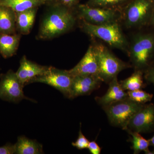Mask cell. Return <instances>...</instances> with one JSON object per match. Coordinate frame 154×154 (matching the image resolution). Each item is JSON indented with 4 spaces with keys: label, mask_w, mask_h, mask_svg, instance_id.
I'll use <instances>...</instances> for the list:
<instances>
[{
    "label": "cell",
    "mask_w": 154,
    "mask_h": 154,
    "mask_svg": "<svg viewBox=\"0 0 154 154\" xmlns=\"http://www.w3.org/2000/svg\"><path fill=\"white\" fill-rule=\"evenodd\" d=\"M78 19L72 8L63 5L54 7L42 19L38 38L51 39L66 33L75 27Z\"/></svg>",
    "instance_id": "obj_1"
},
{
    "label": "cell",
    "mask_w": 154,
    "mask_h": 154,
    "mask_svg": "<svg viewBox=\"0 0 154 154\" xmlns=\"http://www.w3.org/2000/svg\"><path fill=\"white\" fill-rule=\"evenodd\" d=\"M151 28L138 30L129 42L127 54L134 70L144 73L154 62V29Z\"/></svg>",
    "instance_id": "obj_2"
},
{
    "label": "cell",
    "mask_w": 154,
    "mask_h": 154,
    "mask_svg": "<svg viewBox=\"0 0 154 154\" xmlns=\"http://www.w3.org/2000/svg\"><path fill=\"white\" fill-rule=\"evenodd\" d=\"M81 28L92 38H98L109 46L127 54L129 42L122 31L120 22L94 25L81 21Z\"/></svg>",
    "instance_id": "obj_3"
},
{
    "label": "cell",
    "mask_w": 154,
    "mask_h": 154,
    "mask_svg": "<svg viewBox=\"0 0 154 154\" xmlns=\"http://www.w3.org/2000/svg\"><path fill=\"white\" fill-rule=\"evenodd\" d=\"M154 10V0H131L121 12V23L128 29L148 27Z\"/></svg>",
    "instance_id": "obj_4"
},
{
    "label": "cell",
    "mask_w": 154,
    "mask_h": 154,
    "mask_svg": "<svg viewBox=\"0 0 154 154\" xmlns=\"http://www.w3.org/2000/svg\"><path fill=\"white\" fill-rule=\"evenodd\" d=\"M92 45L98 60V76L102 82L108 84L120 72L131 66L116 57L102 43L94 42Z\"/></svg>",
    "instance_id": "obj_5"
},
{
    "label": "cell",
    "mask_w": 154,
    "mask_h": 154,
    "mask_svg": "<svg viewBox=\"0 0 154 154\" xmlns=\"http://www.w3.org/2000/svg\"><path fill=\"white\" fill-rule=\"evenodd\" d=\"M143 105L138 104L128 98L124 100L102 107L108 120L113 126L126 129L133 116Z\"/></svg>",
    "instance_id": "obj_6"
},
{
    "label": "cell",
    "mask_w": 154,
    "mask_h": 154,
    "mask_svg": "<svg viewBox=\"0 0 154 154\" xmlns=\"http://www.w3.org/2000/svg\"><path fill=\"white\" fill-rule=\"evenodd\" d=\"M75 12L78 19L93 25L121 23V13L115 10L92 7L86 4L77 6Z\"/></svg>",
    "instance_id": "obj_7"
},
{
    "label": "cell",
    "mask_w": 154,
    "mask_h": 154,
    "mask_svg": "<svg viewBox=\"0 0 154 154\" xmlns=\"http://www.w3.org/2000/svg\"><path fill=\"white\" fill-rule=\"evenodd\" d=\"M73 79V77L68 70L60 69L49 66L44 74L34 78L29 84L37 82L46 84L55 88L65 97L69 99Z\"/></svg>",
    "instance_id": "obj_8"
},
{
    "label": "cell",
    "mask_w": 154,
    "mask_h": 154,
    "mask_svg": "<svg viewBox=\"0 0 154 154\" xmlns=\"http://www.w3.org/2000/svg\"><path fill=\"white\" fill-rule=\"evenodd\" d=\"M24 88L16 72L12 70L0 75V99L3 101L17 103L26 99L35 102L25 96Z\"/></svg>",
    "instance_id": "obj_9"
},
{
    "label": "cell",
    "mask_w": 154,
    "mask_h": 154,
    "mask_svg": "<svg viewBox=\"0 0 154 154\" xmlns=\"http://www.w3.org/2000/svg\"><path fill=\"white\" fill-rule=\"evenodd\" d=\"M154 129V103L144 104L131 119L126 129L144 133L151 132Z\"/></svg>",
    "instance_id": "obj_10"
},
{
    "label": "cell",
    "mask_w": 154,
    "mask_h": 154,
    "mask_svg": "<svg viewBox=\"0 0 154 154\" xmlns=\"http://www.w3.org/2000/svg\"><path fill=\"white\" fill-rule=\"evenodd\" d=\"M102 81L95 75H84L73 77L69 99L90 95L100 88Z\"/></svg>",
    "instance_id": "obj_11"
},
{
    "label": "cell",
    "mask_w": 154,
    "mask_h": 154,
    "mask_svg": "<svg viewBox=\"0 0 154 154\" xmlns=\"http://www.w3.org/2000/svg\"><path fill=\"white\" fill-rule=\"evenodd\" d=\"M68 71L73 77L84 75L98 76V60L92 44L88 48L85 54L79 62L73 68L68 70Z\"/></svg>",
    "instance_id": "obj_12"
},
{
    "label": "cell",
    "mask_w": 154,
    "mask_h": 154,
    "mask_svg": "<svg viewBox=\"0 0 154 154\" xmlns=\"http://www.w3.org/2000/svg\"><path fill=\"white\" fill-rule=\"evenodd\" d=\"M48 67L40 65L29 60L24 55L20 61V66L16 74L22 85L25 87L34 78L44 74Z\"/></svg>",
    "instance_id": "obj_13"
},
{
    "label": "cell",
    "mask_w": 154,
    "mask_h": 154,
    "mask_svg": "<svg viewBox=\"0 0 154 154\" xmlns=\"http://www.w3.org/2000/svg\"><path fill=\"white\" fill-rule=\"evenodd\" d=\"M108 84L109 88L105 95L95 97L96 102L102 107L128 98L127 92L122 88L117 77L113 79Z\"/></svg>",
    "instance_id": "obj_14"
},
{
    "label": "cell",
    "mask_w": 154,
    "mask_h": 154,
    "mask_svg": "<svg viewBox=\"0 0 154 154\" xmlns=\"http://www.w3.org/2000/svg\"><path fill=\"white\" fill-rule=\"evenodd\" d=\"M20 34L0 33V54L5 58L12 57L17 52L20 43Z\"/></svg>",
    "instance_id": "obj_15"
},
{
    "label": "cell",
    "mask_w": 154,
    "mask_h": 154,
    "mask_svg": "<svg viewBox=\"0 0 154 154\" xmlns=\"http://www.w3.org/2000/svg\"><path fill=\"white\" fill-rule=\"evenodd\" d=\"M16 13L11 8L0 5V33H16Z\"/></svg>",
    "instance_id": "obj_16"
},
{
    "label": "cell",
    "mask_w": 154,
    "mask_h": 154,
    "mask_svg": "<svg viewBox=\"0 0 154 154\" xmlns=\"http://www.w3.org/2000/svg\"><path fill=\"white\" fill-rule=\"evenodd\" d=\"M37 8H33L23 12L16 13L17 31L24 35L30 33L35 21Z\"/></svg>",
    "instance_id": "obj_17"
},
{
    "label": "cell",
    "mask_w": 154,
    "mask_h": 154,
    "mask_svg": "<svg viewBox=\"0 0 154 154\" xmlns=\"http://www.w3.org/2000/svg\"><path fill=\"white\" fill-rule=\"evenodd\" d=\"M16 146V154H44L43 146L34 140L28 138L25 136L18 137Z\"/></svg>",
    "instance_id": "obj_18"
},
{
    "label": "cell",
    "mask_w": 154,
    "mask_h": 154,
    "mask_svg": "<svg viewBox=\"0 0 154 154\" xmlns=\"http://www.w3.org/2000/svg\"><path fill=\"white\" fill-rule=\"evenodd\" d=\"M43 3V0H0V5L11 8L16 13L37 8Z\"/></svg>",
    "instance_id": "obj_19"
},
{
    "label": "cell",
    "mask_w": 154,
    "mask_h": 154,
    "mask_svg": "<svg viewBox=\"0 0 154 154\" xmlns=\"http://www.w3.org/2000/svg\"><path fill=\"white\" fill-rule=\"evenodd\" d=\"M143 72L134 70L131 76L125 79L119 81V84L127 92L142 90L145 88V85L143 82Z\"/></svg>",
    "instance_id": "obj_20"
},
{
    "label": "cell",
    "mask_w": 154,
    "mask_h": 154,
    "mask_svg": "<svg viewBox=\"0 0 154 154\" xmlns=\"http://www.w3.org/2000/svg\"><path fill=\"white\" fill-rule=\"evenodd\" d=\"M131 0H89L87 5L92 7L111 9L121 13Z\"/></svg>",
    "instance_id": "obj_21"
},
{
    "label": "cell",
    "mask_w": 154,
    "mask_h": 154,
    "mask_svg": "<svg viewBox=\"0 0 154 154\" xmlns=\"http://www.w3.org/2000/svg\"><path fill=\"white\" fill-rule=\"evenodd\" d=\"M126 131L131 136L129 138V141L132 144L131 149L133 150L134 154H139L140 152H144L149 149L150 145L149 140H146L139 133L134 132L128 130Z\"/></svg>",
    "instance_id": "obj_22"
},
{
    "label": "cell",
    "mask_w": 154,
    "mask_h": 154,
    "mask_svg": "<svg viewBox=\"0 0 154 154\" xmlns=\"http://www.w3.org/2000/svg\"><path fill=\"white\" fill-rule=\"evenodd\" d=\"M127 93L128 98L142 105L151 102L153 97L152 94L147 93L142 90L128 91Z\"/></svg>",
    "instance_id": "obj_23"
},
{
    "label": "cell",
    "mask_w": 154,
    "mask_h": 154,
    "mask_svg": "<svg viewBox=\"0 0 154 154\" xmlns=\"http://www.w3.org/2000/svg\"><path fill=\"white\" fill-rule=\"evenodd\" d=\"M89 141L87 137L84 135L81 129V123H80V130L79 131V136L76 140L72 143V145L73 146L79 150L88 149Z\"/></svg>",
    "instance_id": "obj_24"
},
{
    "label": "cell",
    "mask_w": 154,
    "mask_h": 154,
    "mask_svg": "<svg viewBox=\"0 0 154 154\" xmlns=\"http://www.w3.org/2000/svg\"><path fill=\"white\" fill-rule=\"evenodd\" d=\"M16 152L15 144L8 143L5 145L0 146V154H14Z\"/></svg>",
    "instance_id": "obj_25"
},
{
    "label": "cell",
    "mask_w": 154,
    "mask_h": 154,
    "mask_svg": "<svg viewBox=\"0 0 154 154\" xmlns=\"http://www.w3.org/2000/svg\"><path fill=\"white\" fill-rule=\"evenodd\" d=\"M144 77L146 82L154 85V62L144 72Z\"/></svg>",
    "instance_id": "obj_26"
},
{
    "label": "cell",
    "mask_w": 154,
    "mask_h": 154,
    "mask_svg": "<svg viewBox=\"0 0 154 154\" xmlns=\"http://www.w3.org/2000/svg\"><path fill=\"white\" fill-rule=\"evenodd\" d=\"M88 149L92 154H100L102 150V148L96 142V140L90 141Z\"/></svg>",
    "instance_id": "obj_27"
},
{
    "label": "cell",
    "mask_w": 154,
    "mask_h": 154,
    "mask_svg": "<svg viewBox=\"0 0 154 154\" xmlns=\"http://www.w3.org/2000/svg\"><path fill=\"white\" fill-rule=\"evenodd\" d=\"M79 0H61L63 5L72 8L73 7L76 5Z\"/></svg>",
    "instance_id": "obj_28"
},
{
    "label": "cell",
    "mask_w": 154,
    "mask_h": 154,
    "mask_svg": "<svg viewBox=\"0 0 154 154\" xmlns=\"http://www.w3.org/2000/svg\"><path fill=\"white\" fill-rule=\"evenodd\" d=\"M148 27L154 29V10L153 12L152 15L151 19L149 23Z\"/></svg>",
    "instance_id": "obj_29"
},
{
    "label": "cell",
    "mask_w": 154,
    "mask_h": 154,
    "mask_svg": "<svg viewBox=\"0 0 154 154\" xmlns=\"http://www.w3.org/2000/svg\"><path fill=\"white\" fill-rule=\"evenodd\" d=\"M149 143L150 146H152L154 149V135L149 140Z\"/></svg>",
    "instance_id": "obj_30"
},
{
    "label": "cell",
    "mask_w": 154,
    "mask_h": 154,
    "mask_svg": "<svg viewBox=\"0 0 154 154\" xmlns=\"http://www.w3.org/2000/svg\"><path fill=\"white\" fill-rule=\"evenodd\" d=\"M0 70H1V69H0Z\"/></svg>",
    "instance_id": "obj_31"
}]
</instances>
